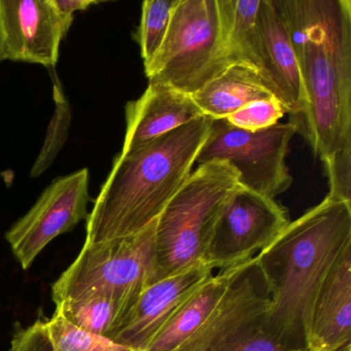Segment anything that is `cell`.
Here are the masks:
<instances>
[{
  "mask_svg": "<svg viewBox=\"0 0 351 351\" xmlns=\"http://www.w3.org/2000/svg\"><path fill=\"white\" fill-rule=\"evenodd\" d=\"M242 188L227 162L198 165L158 219L153 283L203 263L219 215Z\"/></svg>",
  "mask_w": 351,
  "mask_h": 351,
  "instance_id": "obj_4",
  "label": "cell"
},
{
  "mask_svg": "<svg viewBox=\"0 0 351 351\" xmlns=\"http://www.w3.org/2000/svg\"><path fill=\"white\" fill-rule=\"evenodd\" d=\"M89 170H77L53 180L29 211L14 223L5 238L24 270L59 235L88 219Z\"/></svg>",
  "mask_w": 351,
  "mask_h": 351,
  "instance_id": "obj_9",
  "label": "cell"
},
{
  "mask_svg": "<svg viewBox=\"0 0 351 351\" xmlns=\"http://www.w3.org/2000/svg\"><path fill=\"white\" fill-rule=\"evenodd\" d=\"M230 351H285L281 348L266 330L258 332L256 336L248 339L245 342L242 343L236 348Z\"/></svg>",
  "mask_w": 351,
  "mask_h": 351,
  "instance_id": "obj_26",
  "label": "cell"
},
{
  "mask_svg": "<svg viewBox=\"0 0 351 351\" xmlns=\"http://www.w3.org/2000/svg\"><path fill=\"white\" fill-rule=\"evenodd\" d=\"M274 1L307 97L303 114L291 121L324 160L351 141V1Z\"/></svg>",
  "mask_w": 351,
  "mask_h": 351,
  "instance_id": "obj_1",
  "label": "cell"
},
{
  "mask_svg": "<svg viewBox=\"0 0 351 351\" xmlns=\"http://www.w3.org/2000/svg\"><path fill=\"white\" fill-rule=\"evenodd\" d=\"M211 123L201 117L137 151L119 154L88 215L86 242L128 237L157 221L192 174Z\"/></svg>",
  "mask_w": 351,
  "mask_h": 351,
  "instance_id": "obj_3",
  "label": "cell"
},
{
  "mask_svg": "<svg viewBox=\"0 0 351 351\" xmlns=\"http://www.w3.org/2000/svg\"><path fill=\"white\" fill-rule=\"evenodd\" d=\"M9 351H53L46 322L38 319L27 328H17Z\"/></svg>",
  "mask_w": 351,
  "mask_h": 351,
  "instance_id": "obj_25",
  "label": "cell"
},
{
  "mask_svg": "<svg viewBox=\"0 0 351 351\" xmlns=\"http://www.w3.org/2000/svg\"><path fill=\"white\" fill-rule=\"evenodd\" d=\"M53 351H137L110 339L82 330L55 311L46 322Z\"/></svg>",
  "mask_w": 351,
  "mask_h": 351,
  "instance_id": "obj_22",
  "label": "cell"
},
{
  "mask_svg": "<svg viewBox=\"0 0 351 351\" xmlns=\"http://www.w3.org/2000/svg\"><path fill=\"white\" fill-rule=\"evenodd\" d=\"M295 133L297 127L291 121L250 132L235 128L225 119L213 120L196 164L227 162L244 189L274 199L293 184L285 159Z\"/></svg>",
  "mask_w": 351,
  "mask_h": 351,
  "instance_id": "obj_7",
  "label": "cell"
},
{
  "mask_svg": "<svg viewBox=\"0 0 351 351\" xmlns=\"http://www.w3.org/2000/svg\"><path fill=\"white\" fill-rule=\"evenodd\" d=\"M351 339V244L337 258L312 307L308 351H341Z\"/></svg>",
  "mask_w": 351,
  "mask_h": 351,
  "instance_id": "obj_15",
  "label": "cell"
},
{
  "mask_svg": "<svg viewBox=\"0 0 351 351\" xmlns=\"http://www.w3.org/2000/svg\"><path fill=\"white\" fill-rule=\"evenodd\" d=\"M285 114L287 112L282 104L272 97L252 102L225 120L235 128L256 132L278 124Z\"/></svg>",
  "mask_w": 351,
  "mask_h": 351,
  "instance_id": "obj_23",
  "label": "cell"
},
{
  "mask_svg": "<svg viewBox=\"0 0 351 351\" xmlns=\"http://www.w3.org/2000/svg\"><path fill=\"white\" fill-rule=\"evenodd\" d=\"M129 309L112 295L93 293L57 304L55 311L82 330L106 337Z\"/></svg>",
  "mask_w": 351,
  "mask_h": 351,
  "instance_id": "obj_19",
  "label": "cell"
},
{
  "mask_svg": "<svg viewBox=\"0 0 351 351\" xmlns=\"http://www.w3.org/2000/svg\"><path fill=\"white\" fill-rule=\"evenodd\" d=\"M126 134L121 155H127L203 116L192 96L161 83H149L143 95L127 104Z\"/></svg>",
  "mask_w": 351,
  "mask_h": 351,
  "instance_id": "obj_14",
  "label": "cell"
},
{
  "mask_svg": "<svg viewBox=\"0 0 351 351\" xmlns=\"http://www.w3.org/2000/svg\"><path fill=\"white\" fill-rule=\"evenodd\" d=\"M213 269L197 263L147 285L106 338L137 351L147 350L157 332L180 306L213 276Z\"/></svg>",
  "mask_w": 351,
  "mask_h": 351,
  "instance_id": "obj_12",
  "label": "cell"
},
{
  "mask_svg": "<svg viewBox=\"0 0 351 351\" xmlns=\"http://www.w3.org/2000/svg\"><path fill=\"white\" fill-rule=\"evenodd\" d=\"M258 73L291 118L307 106L299 63L274 0H261L256 15Z\"/></svg>",
  "mask_w": 351,
  "mask_h": 351,
  "instance_id": "obj_13",
  "label": "cell"
},
{
  "mask_svg": "<svg viewBox=\"0 0 351 351\" xmlns=\"http://www.w3.org/2000/svg\"><path fill=\"white\" fill-rule=\"evenodd\" d=\"M287 210L274 199L240 189L219 215L203 263L226 269L247 262L289 223Z\"/></svg>",
  "mask_w": 351,
  "mask_h": 351,
  "instance_id": "obj_8",
  "label": "cell"
},
{
  "mask_svg": "<svg viewBox=\"0 0 351 351\" xmlns=\"http://www.w3.org/2000/svg\"><path fill=\"white\" fill-rule=\"evenodd\" d=\"M341 351H351V345H348V346L345 347V348Z\"/></svg>",
  "mask_w": 351,
  "mask_h": 351,
  "instance_id": "obj_28",
  "label": "cell"
},
{
  "mask_svg": "<svg viewBox=\"0 0 351 351\" xmlns=\"http://www.w3.org/2000/svg\"><path fill=\"white\" fill-rule=\"evenodd\" d=\"M322 161L328 174V196L351 203V141Z\"/></svg>",
  "mask_w": 351,
  "mask_h": 351,
  "instance_id": "obj_24",
  "label": "cell"
},
{
  "mask_svg": "<svg viewBox=\"0 0 351 351\" xmlns=\"http://www.w3.org/2000/svg\"><path fill=\"white\" fill-rule=\"evenodd\" d=\"M219 36L226 60L258 73L256 15L261 0H217Z\"/></svg>",
  "mask_w": 351,
  "mask_h": 351,
  "instance_id": "obj_18",
  "label": "cell"
},
{
  "mask_svg": "<svg viewBox=\"0 0 351 351\" xmlns=\"http://www.w3.org/2000/svg\"><path fill=\"white\" fill-rule=\"evenodd\" d=\"M271 299L254 258L176 351H230L265 330Z\"/></svg>",
  "mask_w": 351,
  "mask_h": 351,
  "instance_id": "obj_10",
  "label": "cell"
},
{
  "mask_svg": "<svg viewBox=\"0 0 351 351\" xmlns=\"http://www.w3.org/2000/svg\"><path fill=\"white\" fill-rule=\"evenodd\" d=\"M3 56H1V47H0V63L3 62Z\"/></svg>",
  "mask_w": 351,
  "mask_h": 351,
  "instance_id": "obj_29",
  "label": "cell"
},
{
  "mask_svg": "<svg viewBox=\"0 0 351 351\" xmlns=\"http://www.w3.org/2000/svg\"><path fill=\"white\" fill-rule=\"evenodd\" d=\"M157 221L128 237L85 242L77 258L53 285L54 303L104 293L131 308L139 293L153 283Z\"/></svg>",
  "mask_w": 351,
  "mask_h": 351,
  "instance_id": "obj_5",
  "label": "cell"
},
{
  "mask_svg": "<svg viewBox=\"0 0 351 351\" xmlns=\"http://www.w3.org/2000/svg\"><path fill=\"white\" fill-rule=\"evenodd\" d=\"M55 7L69 17H75L77 12L87 11L92 5H99L96 0H53Z\"/></svg>",
  "mask_w": 351,
  "mask_h": 351,
  "instance_id": "obj_27",
  "label": "cell"
},
{
  "mask_svg": "<svg viewBox=\"0 0 351 351\" xmlns=\"http://www.w3.org/2000/svg\"><path fill=\"white\" fill-rule=\"evenodd\" d=\"M203 116L223 120L256 100L274 97L258 73L245 65L235 64L192 94Z\"/></svg>",
  "mask_w": 351,
  "mask_h": 351,
  "instance_id": "obj_17",
  "label": "cell"
},
{
  "mask_svg": "<svg viewBox=\"0 0 351 351\" xmlns=\"http://www.w3.org/2000/svg\"><path fill=\"white\" fill-rule=\"evenodd\" d=\"M178 3V0L143 1L141 23L135 32L143 64L149 63L161 48Z\"/></svg>",
  "mask_w": 351,
  "mask_h": 351,
  "instance_id": "obj_21",
  "label": "cell"
},
{
  "mask_svg": "<svg viewBox=\"0 0 351 351\" xmlns=\"http://www.w3.org/2000/svg\"><path fill=\"white\" fill-rule=\"evenodd\" d=\"M221 50L217 0H178L161 48L145 64L149 83L192 95L229 69Z\"/></svg>",
  "mask_w": 351,
  "mask_h": 351,
  "instance_id": "obj_6",
  "label": "cell"
},
{
  "mask_svg": "<svg viewBox=\"0 0 351 351\" xmlns=\"http://www.w3.org/2000/svg\"><path fill=\"white\" fill-rule=\"evenodd\" d=\"M75 17L53 0H0V47L3 60L54 69L61 42Z\"/></svg>",
  "mask_w": 351,
  "mask_h": 351,
  "instance_id": "obj_11",
  "label": "cell"
},
{
  "mask_svg": "<svg viewBox=\"0 0 351 351\" xmlns=\"http://www.w3.org/2000/svg\"><path fill=\"white\" fill-rule=\"evenodd\" d=\"M349 244L351 203L328 195L254 256L270 293L265 330L285 351H308L314 300Z\"/></svg>",
  "mask_w": 351,
  "mask_h": 351,
  "instance_id": "obj_2",
  "label": "cell"
},
{
  "mask_svg": "<svg viewBox=\"0 0 351 351\" xmlns=\"http://www.w3.org/2000/svg\"><path fill=\"white\" fill-rule=\"evenodd\" d=\"M51 77L53 80L55 110L47 130L44 145L30 171V176L32 178L42 176L54 163L57 156L59 155L69 138V128H71V118H73L71 104L65 95L62 84L56 71H53Z\"/></svg>",
  "mask_w": 351,
  "mask_h": 351,
  "instance_id": "obj_20",
  "label": "cell"
},
{
  "mask_svg": "<svg viewBox=\"0 0 351 351\" xmlns=\"http://www.w3.org/2000/svg\"><path fill=\"white\" fill-rule=\"evenodd\" d=\"M250 260L221 269L219 274L209 277L174 312L145 351H176L206 319L229 285L250 265Z\"/></svg>",
  "mask_w": 351,
  "mask_h": 351,
  "instance_id": "obj_16",
  "label": "cell"
}]
</instances>
